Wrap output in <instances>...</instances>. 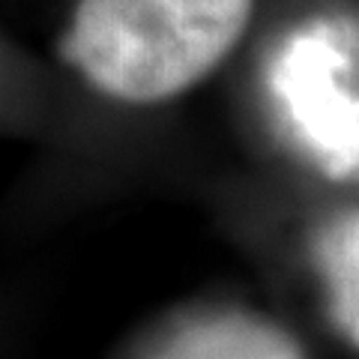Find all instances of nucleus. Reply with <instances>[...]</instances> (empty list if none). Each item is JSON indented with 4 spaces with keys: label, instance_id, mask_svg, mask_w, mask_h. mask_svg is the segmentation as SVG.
Instances as JSON below:
<instances>
[{
    "label": "nucleus",
    "instance_id": "f257e3e1",
    "mask_svg": "<svg viewBox=\"0 0 359 359\" xmlns=\"http://www.w3.org/2000/svg\"><path fill=\"white\" fill-rule=\"evenodd\" d=\"M255 0H81L60 54L123 102H162L198 84L249 27Z\"/></svg>",
    "mask_w": 359,
    "mask_h": 359
},
{
    "label": "nucleus",
    "instance_id": "f03ea898",
    "mask_svg": "<svg viewBox=\"0 0 359 359\" xmlns=\"http://www.w3.org/2000/svg\"><path fill=\"white\" fill-rule=\"evenodd\" d=\"M269 93L294 138L335 180L359 162L356 21L314 18L287 33L269 60Z\"/></svg>",
    "mask_w": 359,
    "mask_h": 359
},
{
    "label": "nucleus",
    "instance_id": "7ed1b4c3",
    "mask_svg": "<svg viewBox=\"0 0 359 359\" xmlns=\"http://www.w3.org/2000/svg\"><path fill=\"white\" fill-rule=\"evenodd\" d=\"M153 359H309L285 327L249 311H216L177 327Z\"/></svg>",
    "mask_w": 359,
    "mask_h": 359
},
{
    "label": "nucleus",
    "instance_id": "20e7f679",
    "mask_svg": "<svg viewBox=\"0 0 359 359\" xmlns=\"http://www.w3.org/2000/svg\"><path fill=\"white\" fill-rule=\"evenodd\" d=\"M318 264L330 285V309L339 330L359 344V222L356 210L335 216L318 237Z\"/></svg>",
    "mask_w": 359,
    "mask_h": 359
}]
</instances>
